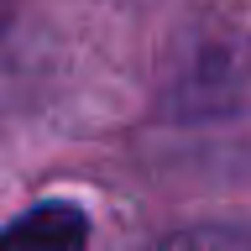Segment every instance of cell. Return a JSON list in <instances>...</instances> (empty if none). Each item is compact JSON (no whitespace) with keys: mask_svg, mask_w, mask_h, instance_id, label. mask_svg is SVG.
<instances>
[{"mask_svg":"<svg viewBox=\"0 0 251 251\" xmlns=\"http://www.w3.org/2000/svg\"><path fill=\"white\" fill-rule=\"evenodd\" d=\"M89 246V220L74 204H42L0 230V251H84Z\"/></svg>","mask_w":251,"mask_h":251,"instance_id":"obj_1","label":"cell"},{"mask_svg":"<svg viewBox=\"0 0 251 251\" xmlns=\"http://www.w3.org/2000/svg\"><path fill=\"white\" fill-rule=\"evenodd\" d=\"M147 251H251V235L220 230V225H199V230H173L162 241H152Z\"/></svg>","mask_w":251,"mask_h":251,"instance_id":"obj_2","label":"cell"}]
</instances>
